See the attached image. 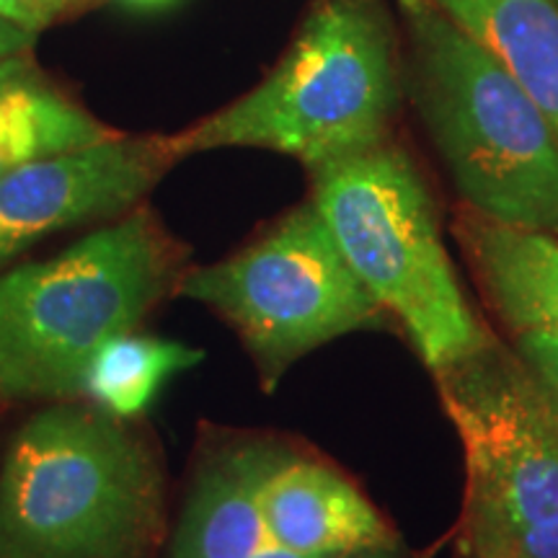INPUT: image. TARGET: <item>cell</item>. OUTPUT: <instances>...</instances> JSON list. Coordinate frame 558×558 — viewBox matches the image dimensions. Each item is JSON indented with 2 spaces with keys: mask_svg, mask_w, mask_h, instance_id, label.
<instances>
[{
  "mask_svg": "<svg viewBox=\"0 0 558 558\" xmlns=\"http://www.w3.org/2000/svg\"><path fill=\"white\" fill-rule=\"evenodd\" d=\"M166 481L150 442L96 403L21 424L0 465V558H150Z\"/></svg>",
  "mask_w": 558,
  "mask_h": 558,
  "instance_id": "obj_1",
  "label": "cell"
},
{
  "mask_svg": "<svg viewBox=\"0 0 558 558\" xmlns=\"http://www.w3.org/2000/svg\"><path fill=\"white\" fill-rule=\"evenodd\" d=\"M184 251L150 209L135 207L62 254L0 277V396L83 393L90 360L179 292Z\"/></svg>",
  "mask_w": 558,
  "mask_h": 558,
  "instance_id": "obj_2",
  "label": "cell"
},
{
  "mask_svg": "<svg viewBox=\"0 0 558 558\" xmlns=\"http://www.w3.org/2000/svg\"><path fill=\"white\" fill-rule=\"evenodd\" d=\"M411 96L465 209L558 239V143L488 47L435 0H396Z\"/></svg>",
  "mask_w": 558,
  "mask_h": 558,
  "instance_id": "obj_3",
  "label": "cell"
},
{
  "mask_svg": "<svg viewBox=\"0 0 558 558\" xmlns=\"http://www.w3.org/2000/svg\"><path fill=\"white\" fill-rule=\"evenodd\" d=\"M399 104L393 34L378 0H320L279 65L241 99L166 137L173 163L259 148L316 171L378 148Z\"/></svg>",
  "mask_w": 558,
  "mask_h": 558,
  "instance_id": "obj_4",
  "label": "cell"
},
{
  "mask_svg": "<svg viewBox=\"0 0 558 558\" xmlns=\"http://www.w3.org/2000/svg\"><path fill=\"white\" fill-rule=\"evenodd\" d=\"M311 173V202L341 256L432 375L492 341L463 295L437 207L407 150L386 140Z\"/></svg>",
  "mask_w": 558,
  "mask_h": 558,
  "instance_id": "obj_5",
  "label": "cell"
},
{
  "mask_svg": "<svg viewBox=\"0 0 558 558\" xmlns=\"http://www.w3.org/2000/svg\"><path fill=\"white\" fill-rule=\"evenodd\" d=\"M179 295L207 305L239 333L264 390H275L318 347L383 329L388 318L341 256L313 202L228 259L186 269Z\"/></svg>",
  "mask_w": 558,
  "mask_h": 558,
  "instance_id": "obj_6",
  "label": "cell"
},
{
  "mask_svg": "<svg viewBox=\"0 0 558 558\" xmlns=\"http://www.w3.org/2000/svg\"><path fill=\"white\" fill-rule=\"evenodd\" d=\"M435 386L465 458L460 543L558 518V414L520 354L492 339Z\"/></svg>",
  "mask_w": 558,
  "mask_h": 558,
  "instance_id": "obj_7",
  "label": "cell"
},
{
  "mask_svg": "<svg viewBox=\"0 0 558 558\" xmlns=\"http://www.w3.org/2000/svg\"><path fill=\"white\" fill-rule=\"evenodd\" d=\"M166 137H124L34 160L0 177V269L34 243L88 222L117 220L163 179Z\"/></svg>",
  "mask_w": 558,
  "mask_h": 558,
  "instance_id": "obj_8",
  "label": "cell"
},
{
  "mask_svg": "<svg viewBox=\"0 0 558 558\" xmlns=\"http://www.w3.org/2000/svg\"><path fill=\"white\" fill-rule=\"evenodd\" d=\"M292 452L267 437L226 439L194 469L166 558H251L271 546L262 494Z\"/></svg>",
  "mask_w": 558,
  "mask_h": 558,
  "instance_id": "obj_9",
  "label": "cell"
},
{
  "mask_svg": "<svg viewBox=\"0 0 558 558\" xmlns=\"http://www.w3.org/2000/svg\"><path fill=\"white\" fill-rule=\"evenodd\" d=\"M262 509L271 543L298 554L341 556L399 543L373 501L320 460H284L264 486Z\"/></svg>",
  "mask_w": 558,
  "mask_h": 558,
  "instance_id": "obj_10",
  "label": "cell"
},
{
  "mask_svg": "<svg viewBox=\"0 0 558 558\" xmlns=\"http://www.w3.org/2000/svg\"><path fill=\"white\" fill-rule=\"evenodd\" d=\"M458 239L499 318L520 333L558 337V239L465 209Z\"/></svg>",
  "mask_w": 558,
  "mask_h": 558,
  "instance_id": "obj_11",
  "label": "cell"
},
{
  "mask_svg": "<svg viewBox=\"0 0 558 558\" xmlns=\"http://www.w3.org/2000/svg\"><path fill=\"white\" fill-rule=\"evenodd\" d=\"M501 60L558 143V0H435Z\"/></svg>",
  "mask_w": 558,
  "mask_h": 558,
  "instance_id": "obj_12",
  "label": "cell"
},
{
  "mask_svg": "<svg viewBox=\"0 0 558 558\" xmlns=\"http://www.w3.org/2000/svg\"><path fill=\"white\" fill-rule=\"evenodd\" d=\"M114 135L41 73L0 94V177Z\"/></svg>",
  "mask_w": 558,
  "mask_h": 558,
  "instance_id": "obj_13",
  "label": "cell"
},
{
  "mask_svg": "<svg viewBox=\"0 0 558 558\" xmlns=\"http://www.w3.org/2000/svg\"><path fill=\"white\" fill-rule=\"evenodd\" d=\"M205 352L150 333H120L90 360L83 393L90 403L120 418L145 414L173 375L197 367Z\"/></svg>",
  "mask_w": 558,
  "mask_h": 558,
  "instance_id": "obj_14",
  "label": "cell"
},
{
  "mask_svg": "<svg viewBox=\"0 0 558 558\" xmlns=\"http://www.w3.org/2000/svg\"><path fill=\"white\" fill-rule=\"evenodd\" d=\"M463 548L471 558H558V518L505 530Z\"/></svg>",
  "mask_w": 558,
  "mask_h": 558,
  "instance_id": "obj_15",
  "label": "cell"
},
{
  "mask_svg": "<svg viewBox=\"0 0 558 558\" xmlns=\"http://www.w3.org/2000/svg\"><path fill=\"white\" fill-rule=\"evenodd\" d=\"M514 352L541 383L558 414V337L550 333H520L514 337Z\"/></svg>",
  "mask_w": 558,
  "mask_h": 558,
  "instance_id": "obj_16",
  "label": "cell"
},
{
  "mask_svg": "<svg viewBox=\"0 0 558 558\" xmlns=\"http://www.w3.org/2000/svg\"><path fill=\"white\" fill-rule=\"evenodd\" d=\"M86 0H0V13L19 24L21 29L37 34L54 21L68 16L70 11L81 9Z\"/></svg>",
  "mask_w": 558,
  "mask_h": 558,
  "instance_id": "obj_17",
  "label": "cell"
},
{
  "mask_svg": "<svg viewBox=\"0 0 558 558\" xmlns=\"http://www.w3.org/2000/svg\"><path fill=\"white\" fill-rule=\"evenodd\" d=\"M37 34L21 29L0 13V58H16V54H32Z\"/></svg>",
  "mask_w": 558,
  "mask_h": 558,
  "instance_id": "obj_18",
  "label": "cell"
},
{
  "mask_svg": "<svg viewBox=\"0 0 558 558\" xmlns=\"http://www.w3.org/2000/svg\"><path fill=\"white\" fill-rule=\"evenodd\" d=\"M41 70L34 65L32 54H16V58H0V94L19 86V83L34 78Z\"/></svg>",
  "mask_w": 558,
  "mask_h": 558,
  "instance_id": "obj_19",
  "label": "cell"
},
{
  "mask_svg": "<svg viewBox=\"0 0 558 558\" xmlns=\"http://www.w3.org/2000/svg\"><path fill=\"white\" fill-rule=\"evenodd\" d=\"M337 558H411V556L403 550L401 541H399V543H390V546L360 548V550H352V554H341Z\"/></svg>",
  "mask_w": 558,
  "mask_h": 558,
  "instance_id": "obj_20",
  "label": "cell"
},
{
  "mask_svg": "<svg viewBox=\"0 0 558 558\" xmlns=\"http://www.w3.org/2000/svg\"><path fill=\"white\" fill-rule=\"evenodd\" d=\"M251 558H337V556H316V554H298V550H290V548H282V546H271L262 548L259 554H254Z\"/></svg>",
  "mask_w": 558,
  "mask_h": 558,
  "instance_id": "obj_21",
  "label": "cell"
},
{
  "mask_svg": "<svg viewBox=\"0 0 558 558\" xmlns=\"http://www.w3.org/2000/svg\"><path fill=\"white\" fill-rule=\"evenodd\" d=\"M124 3L140 5V9H156V5H166V3H173V0H124Z\"/></svg>",
  "mask_w": 558,
  "mask_h": 558,
  "instance_id": "obj_22",
  "label": "cell"
}]
</instances>
